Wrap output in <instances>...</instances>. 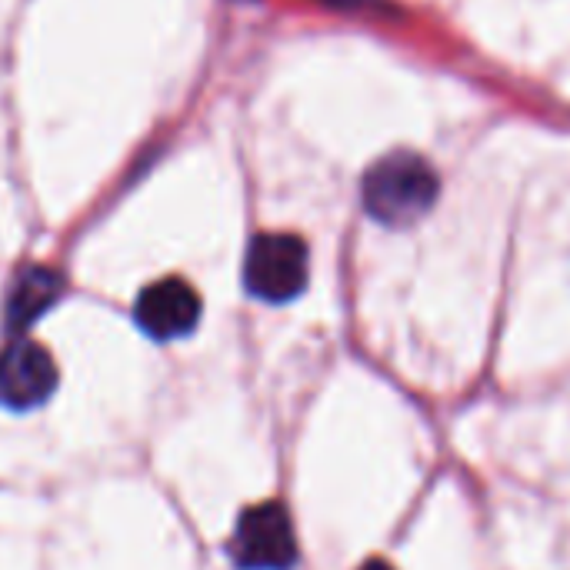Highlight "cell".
<instances>
[{
  "instance_id": "cell-4",
  "label": "cell",
  "mask_w": 570,
  "mask_h": 570,
  "mask_svg": "<svg viewBox=\"0 0 570 570\" xmlns=\"http://www.w3.org/2000/svg\"><path fill=\"white\" fill-rule=\"evenodd\" d=\"M57 387V364L47 347L17 337L0 354V404L10 411L40 407Z\"/></svg>"
},
{
  "instance_id": "cell-1",
  "label": "cell",
  "mask_w": 570,
  "mask_h": 570,
  "mask_svg": "<svg viewBox=\"0 0 570 570\" xmlns=\"http://www.w3.org/2000/svg\"><path fill=\"white\" fill-rule=\"evenodd\" d=\"M441 180L417 154H387L364 177V207L384 227L417 224L438 200Z\"/></svg>"
},
{
  "instance_id": "cell-7",
  "label": "cell",
  "mask_w": 570,
  "mask_h": 570,
  "mask_svg": "<svg viewBox=\"0 0 570 570\" xmlns=\"http://www.w3.org/2000/svg\"><path fill=\"white\" fill-rule=\"evenodd\" d=\"M327 7H337V10H371V7H381V0H321Z\"/></svg>"
},
{
  "instance_id": "cell-6",
  "label": "cell",
  "mask_w": 570,
  "mask_h": 570,
  "mask_svg": "<svg viewBox=\"0 0 570 570\" xmlns=\"http://www.w3.org/2000/svg\"><path fill=\"white\" fill-rule=\"evenodd\" d=\"M63 281L57 271L47 267H27L7 301V331L10 334H23L40 314H47L53 307V301L60 297Z\"/></svg>"
},
{
  "instance_id": "cell-3",
  "label": "cell",
  "mask_w": 570,
  "mask_h": 570,
  "mask_svg": "<svg viewBox=\"0 0 570 570\" xmlns=\"http://www.w3.org/2000/svg\"><path fill=\"white\" fill-rule=\"evenodd\" d=\"M247 291L267 304H287L307 287V244L297 234L254 237L244 264Z\"/></svg>"
},
{
  "instance_id": "cell-8",
  "label": "cell",
  "mask_w": 570,
  "mask_h": 570,
  "mask_svg": "<svg viewBox=\"0 0 570 570\" xmlns=\"http://www.w3.org/2000/svg\"><path fill=\"white\" fill-rule=\"evenodd\" d=\"M357 570H394L387 561H367L364 568H357Z\"/></svg>"
},
{
  "instance_id": "cell-5",
  "label": "cell",
  "mask_w": 570,
  "mask_h": 570,
  "mask_svg": "<svg viewBox=\"0 0 570 570\" xmlns=\"http://www.w3.org/2000/svg\"><path fill=\"white\" fill-rule=\"evenodd\" d=\"M134 317H137L140 331L154 341L187 337L200 321V294L180 277L154 281L150 287L140 291Z\"/></svg>"
},
{
  "instance_id": "cell-2",
  "label": "cell",
  "mask_w": 570,
  "mask_h": 570,
  "mask_svg": "<svg viewBox=\"0 0 570 570\" xmlns=\"http://www.w3.org/2000/svg\"><path fill=\"white\" fill-rule=\"evenodd\" d=\"M240 570H291L297 564V538L281 501H264L237 518L227 544Z\"/></svg>"
}]
</instances>
